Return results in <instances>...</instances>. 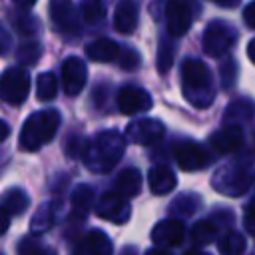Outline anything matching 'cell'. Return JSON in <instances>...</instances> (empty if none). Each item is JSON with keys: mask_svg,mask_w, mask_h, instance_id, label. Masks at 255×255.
I'll list each match as a JSON object with an SVG mask.
<instances>
[{"mask_svg": "<svg viewBox=\"0 0 255 255\" xmlns=\"http://www.w3.org/2000/svg\"><path fill=\"white\" fill-rule=\"evenodd\" d=\"M213 2H219V4H229L231 0H213Z\"/></svg>", "mask_w": 255, "mask_h": 255, "instance_id": "bcb514c9", "label": "cell"}, {"mask_svg": "<svg viewBox=\"0 0 255 255\" xmlns=\"http://www.w3.org/2000/svg\"><path fill=\"white\" fill-rule=\"evenodd\" d=\"M50 16L54 26L66 36L80 34V16L72 4V0H50Z\"/></svg>", "mask_w": 255, "mask_h": 255, "instance_id": "8fae6325", "label": "cell"}, {"mask_svg": "<svg viewBox=\"0 0 255 255\" xmlns=\"http://www.w3.org/2000/svg\"><path fill=\"white\" fill-rule=\"evenodd\" d=\"M141 187V173L135 167H126L122 169L116 179H114V191L124 195V197H133L139 193Z\"/></svg>", "mask_w": 255, "mask_h": 255, "instance_id": "ffe728a7", "label": "cell"}, {"mask_svg": "<svg viewBox=\"0 0 255 255\" xmlns=\"http://www.w3.org/2000/svg\"><path fill=\"white\" fill-rule=\"evenodd\" d=\"M243 225H245V229H247V233H249V235H255V199L245 207Z\"/></svg>", "mask_w": 255, "mask_h": 255, "instance_id": "e575fe53", "label": "cell"}, {"mask_svg": "<svg viewBox=\"0 0 255 255\" xmlns=\"http://www.w3.org/2000/svg\"><path fill=\"white\" fill-rule=\"evenodd\" d=\"M243 20H245V24H247L249 28L255 30V0L245 6V10H243Z\"/></svg>", "mask_w": 255, "mask_h": 255, "instance_id": "8d00e7d4", "label": "cell"}, {"mask_svg": "<svg viewBox=\"0 0 255 255\" xmlns=\"http://www.w3.org/2000/svg\"><path fill=\"white\" fill-rule=\"evenodd\" d=\"M126 151V137L116 129L96 133L84 143V165L90 171L106 173L116 167Z\"/></svg>", "mask_w": 255, "mask_h": 255, "instance_id": "6da1fadb", "label": "cell"}, {"mask_svg": "<svg viewBox=\"0 0 255 255\" xmlns=\"http://www.w3.org/2000/svg\"><path fill=\"white\" fill-rule=\"evenodd\" d=\"M86 80H88V70H86L84 60H80L76 56L66 58L64 64H62V86H64V92L68 96H78L84 90Z\"/></svg>", "mask_w": 255, "mask_h": 255, "instance_id": "7c38bea8", "label": "cell"}, {"mask_svg": "<svg viewBox=\"0 0 255 255\" xmlns=\"http://www.w3.org/2000/svg\"><path fill=\"white\" fill-rule=\"evenodd\" d=\"M30 92V76L24 68H8L0 76V100L10 106L24 104Z\"/></svg>", "mask_w": 255, "mask_h": 255, "instance_id": "5b68a950", "label": "cell"}, {"mask_svg": "<svg viewBox=\"0 0 255 255\" xmlns=\"http://www.w3.org/2000/svg\"><path fill=\"white\" fill-rule=\"evenodd\" d=\"M82 16L88 24H96L100 20H104L106 16V8L102 4V0H84L82 4Z\"/></svg>", "mask_w": 255, "mask_h": 255, "instance_id": "f1b7e54d", "label": "cell"}, {"mask_svg": "<svg viewBox=\"0 0 255 255\" xmlns=\"http://www.w3.org/2000/svg\"><path fill=\"white\" fill-rule=\"evenodd\" d=\"M16 28H18L22 34H34V32H36V20L30 18V16H26L24 20H18Z\"/></svg>", "mask_w": 255, "mask_h": 255, "instance_id": "d590c367", "label": "cell"}, {"mask_svg": "<svg viewBox=\"0 0 255 255\" xmlns=\"http://www.w3.org/2000/svg\"><path fill=\"white\" fill-rule=\"evenodd\" d=\"M96 213H98V217L120 225V223H126L129 219L131 207L128 203V197H124V195H120L116 191H110V193L102 195V199L98 201Z\"/></svg>", "mask_w": 255, "mask_h": 255, "instance_id": "30bf717a", "label": "cell"}, {"mask_svg": "<svg viewBox=\"0 0 255 255\" xmlns=\"http://www.w3.org/2000/svg\"><path fill=\"white\" fill-rule=\"evenodd\" d=\"M18 255H50V251L34 237H22L18 243Z\"/></svg>", "mask_w": 255, "mask_h": 255, "instance_id": "4dcf8cb0", "label": "cell"}, {"mask_svg": "<svg viewBox=\"0 0 255 255\" xmlns=\"http://www.w3.org/2000/svg\"><path fill=\"white\" fill-rule=\"evenodd\" d=\"M253 114H255V104H253L251 100L241 98V100L231 102V104L225 108V116H223V120H225V124L241 126L243 122L251 120Z\"/></svg>", "mask_w": 255, "mask_h": 255, "instance_id": "44dd1931", "label": "cell"}, {"mask_svg": "<svg viewBox=\"0 0 255 255\" xmlns=\"http://www.w3.org/2000/svg\"><path fill=\"white\" fill-rule=\"evenodd\" d=\"M193 20V10L189 0H169L165 6V24L171 38L183 36Z\"/></svg>", "mask_w": 255, "mask_h": 255, "instance_id": "ba28073f", "label": "cell"}, {"mask_svg": "<svg viewBox=\"0 0 255 255\" xmlns=\"http://www.w3.org/2000/svg\"><path fill=\"white\" fill-rule=\"evenodd\" d=\"M118 64L122 68H126V70H133L139 64V56H137V52H133L129 48H122V54H120Z\"/></svg>", "mask_w": 255, "mask_h": 255, "instance_id": "836d02e7", "label": "cell"}, {"mask_svg": "<svg viewBox=\"0 0 255 255\" xmlns=\"http://www.w3.org/2000/svg\"><path fill=\"white\" fill-rule=\"evenodd\" d=\"M217 231H219V225H217L211 217L201 219V221H197V223L193 225V229H191V241H193L195 245H209V243L217 237Z\"/></svg>", "mask_w": 255, "mask_h": 255, "instance_id": "cb8c5ba5", "label": "cell"}, {"mask_svg": "<svg viewBox=\"0 0 255 255\" xmlns=\"http://www.w3.org/2000/svg\"><path fill=\"white\" fill-rule=\"evenodd\" d=\"M217 247H219L221 255H241L245 251V247H247V241L239 231H227L219 239Z\"/></svg>", "mask_w": 255, "mask_h": 255, "instance_id": "484cf974", "label": "cell"}, {"mask_svg": "<svg viewBox=\"0 0 255 255\" xmlns=\"http://www.w3.org/2000/svg\"><path fill=\"white\" fill-rule=\"evenodd\" d=\"M120 255H137V251H135V247L128 245V247H124V249L120 251Z\"/></svg>", "mask_w": 255, "mask_h": 255, "instance_id": "7bdbcfd3", "label": "cell"}, {"mask_svg": "<svg viewBox=\"0 0 255 255\" xmlns=\"http://www.w3.org/2000/svg\"><path fill=\"white\" fill-rule=\"evenodd\" d=\"M8 48H10V34L4 28H0V56L6 54Z\"/></svg>", "mask_w": 255, "mask_h": 255, "instance_id": "f35d334b", "label": "cell"}, {"mask_svg": "<svg viewBox=\"0 0 255 255\" xmlns=\"http://www.w3.org/2000/svg\"><path fill=\"white\" fill-rule=\"evenodd\" d=\"M40 54H42V46L38 42H24L16 52V60L24 66H34Z\"/></svg>", "mask_w": 255, "mask_h": 255, "instance_id": "83f0119b", "label": "cell"}, {"mask_svg": "<svg viewBox=\"0 0 255 255\" xmlns=\"http://www.w3.org/2000/svg\"><path fill=\"white\" fill-rule=\"evenodd\" d=\"M10 227V213L0 205V235H4Z\"/></svg>", "mask_w": 255, "mask_h": 255, "instance_id": "74e56055", "label": "cell"}, {"mask_svg": "<svg viewBox=\"0 0 255 255\" xmlns=\"http://www.w3.org/2000/svg\"><path fill=\"white\" fill-rule=\"evenodd\" d=\"M181 92L193 108H209L215 100V84L209 68L195 58L181 64Z\"/></svg>", "mask_w": 255, "mask_h": 255, "instance_id": "7a4b0ae2", "label": "cell"}, {"mask_svg": "<svg viewBox=\"0 0 255 255\" xmlns=\"http://www.w3.org/2000/svg\"><path fill=\"white\" fill-rule=\"evenodd\" d=\"M185 255H207V253H203L199 249H189V251H185Z\"/></svg>", "mask_w": 255, "mask_h": 255, "instance_id": "f6af8a7d", "label": "cell"}, {"mask_svg": "<svg viewBox=\"0 0 255 255\" xmlns=\"http://www.w3.org/2000/svg\"><path fill=\"white\" fill-rule=\"evenodd\" d=\"M14 2H16L20 8H30V6H34L36 0H14Z\"/></svg>", "mask_w": 255, "mask_h": 255, "instance_id": "ee69618b", "label": "cell"}, {"mask_svg": "<svg viewBox=\"0 0 255 255\" xmlns=\"http://www.w3.org/2000/svg\"><path fill=\"white\" fill-rule=\"evenodd\" d=\"M153 106L151 96L137 86H124L118 94V108L120 112L128 114V116H135L141 112H147Z\"/></svg>", "mask_w": 255, "mask_h": 255, "instance_id": "4fadbf2b", "label": "cell"}, {"mask_svg": "<svg viewBox=\"0 0 255 255\" xmlns=\"http://www.w3.org/2000/svg\"><path fill=\"white\" fill-rule=\"evenodd\" d=\"M171 62H173V46L167 44L165 40H161L159 50H157V70H159V74H165L171 68Z\"/></svg>", "mask_w": 255, "mask_h": 255, "instance_id": "1f68e13d", "label": "cell"}, {"mask_svg": "<svg viewBox=\"0 0 255 255\" xmlns=\"http://www.w3.org/2000/svg\"><path fill=\"white\" fill-rule=\"evenodd\" d=\"M60 124H62V116L54 108L30 114L20 129V149L24 151L40 149L44 143H48L56 135Z\"/></svg>", "mask_w": 255, "mask_h": 255, "instance_id": "3957f363", "label": "cell"}, {"mask_svg": "<svg viewBox=\"0 0 255 255\" xmlns=\"http://www.w3.org/2000/svg\"><path fill=\"white\" fill-rule=\"evenodd\" d=\"M209 143H211V149L219 155L233 153L243 145V131L239 126L225 124V128H221L209 137Z\"/></svg>", "mask_w": 255, "mask_h": 255, "instance_id": "9a60e30c", "label": "cell"}, {"mask_svg": "<svg viewBox=\"0 0 255 255\" xmlns=\"http://www.w3.org/2000/svg\"><path fill=\"white\" fill-rule=\"evenodd\" d=\"M0 205H2L10 215H22V213L28 209V205H30V197H28L26 191H22V189H18V187H12V189H8V191L2 195Z\"/></svg>", "mask_w": 255, "mask_h": 255, "instance_id": "603a6c76", "label": "cell"}, {"mask_svg": "<svg viewBox=\"0 0 255 255\" xmlns=\"http://www.w3.org/2000/svg\"><path fill=\"white\" fill-rule=\"evenodd\" d=\"M76 255H114L112 239L100 229H90L80 241Z\"/></svg>", "mask_w": 255, "mask_h": 255, "instance_id": "2e32d148", "label": "cell"}, {"mask_svg": "<svg viewBox=\"0 0 255 255\" xmlns=\"http://www.w3.org/2000/svg\"><path fill=\"white\" fill-rule=\"evenodd\" d=\"M201 199L195 195V193H181L177 195L171 205H169V211L171 215H177V217H187V215H193L199 207Z\"/></svg>", "mask_w": 255, "mask_h": 255, "instance_id": "d4e9b609", "label": "cell"}, {"mask_svg": "<svg viewBox=\"0 0 255 255\" xmlns=\"http://www.w3.org/2000/svg\"><path fill=\"white\" fill-rule=\"evenodd\" d=\"M145 255H171V253L165 247H155V249H149Z\"/></svg>", "mask_w": 255, "mask_h": 255, "instance_id": "b9f144b4", "label": "cell"}, {"mask_svg": "<svg viewBox=\"0 0 255 255\" xmlns=\"http://www.w3.org/2000/svg\"><path fill=\"white\" fill-rule=\"evenodd\" d=\"M92 203H94V189L86 183L76 185L74 191H72V215L78 217V219L86 217Z\"/></svg>", "mask_w": 255, "mask_h": 255, "instance_id": "7402d4cb", "label": "cell"}, {"mask_svg": "<svg viewBox=\"0 0 255 255\" xmlns=\"http://www.w3.org/2000/svg\"><path fill=\"white\" fill-rule=\"evenodd\" d=\"M247 56H249V60L255 64V38L247 44Z\"/></svg>", "mask_w": 255, "mask_h": 255, "instance_id": "60d3db41", "label": "cell"}, {"mask_svg": "<svg viewBox=\"0 0 255 255\" xmlns=\"http://www.w3.org/2000/svg\"><path fill=\"white\" fill-rule=\"evenodd\" d=\"M58 94V80L52 72H44L38 76V82H36V96L40 102H50L54 100Z\"/></svg>", "mask_w": 255, "mask_h": 255, "instance_id": "4316f807", "label": "cell"}, {"mask_svg": "<svg viewBox=\"0 0 255 255\" xmlns=\"http://www.w3.org/2000/svg\"><path fill=\"white\" fill-rule=\"evenodd\" d=\"M8 135H10V128H8V124H6V122H2V120H0V141H4Z\"/></svg>", "mask_w": 255, "mask_h": 255, "instance_id": "ab89813d", "label": "cell"}, {"mask_svg": "<svg viewBox=\"0 0 255 255\" xmlns=\"http://www.w3.org/2000/svg\"><path fill=\"white\" fill-rule=\"evenodd\" d=\"M235 40H237V32L227 22L215 20L205 28L201 44H203V52L207 56L219 58L229 52V48L235 44Z\"/></svg>", "mask_w": 255, "mask_h": 255, "instance_id": "8992f818", "label": "cell"}, {"mask_svg": "<svg viewBox=\"0 0 255 255\" xmlns=\"http://www.w3.org/2000/svg\"><path fill=\"white\" fill-rule=\"evenodd\" d=\"M173 159L175 163L183 169V171H197L203 169L209 163V153L203 145L191 141V139H183V141H175L171 147Z\"/></svg>", "mask_w": 255, "mask_h": 255, "instance_id": "52a82bcc", "label": "cell"}, {"mask_svg": "<svg viewBox=\"0 0 255 255\" xmlns=\"http://www.w3.org/2000/svg\"><path fill=\"white\" fill-rule=\"evenodd\" d=\"M54 223V213H52V205L50 203H46L36 215H34V219H32V231L34 233H42V231H46V229H50V225Z\"/></svg>", "mask_w": 255, "mask_h": 255, "instance_id": "f546056e", "label": "cell"}, {"mask_svg": "<svg viewBox=\"0 0 255 255\" xmlns=\"http://www.w3.org/2000/svg\"><path fill=\"white\" fill-rule=\"evenodd\" d=\"M163 133H165L163 124L153 118L135 120L126 128V137L137 145H155L163 137Z\"/></svg>", "mask_w": 255, "mask_h": 255, "instance_id": "9c48e42d", "label": "cell"}, {"mask_svg": "<svg viewBox=\"0 0 255 255\" xmlns=\"http://www.w3.org/2000/svg\"><path fill=\"white\" fill-rule=\"evenodd\" d=\"M219 76H221V86L225 90H231L233 84H235V78H237V64L235 60H225L219 68Z\"/></svg>", "mask_w": 255, "mask_h": 255, "instance_id": "d6a6232c", "label": "cell"}, {"mask_svg": "<svg viewBox=\"0 0 255 255\" xmlns=\"http://www.w3.org/2000/svg\"><path fill=\"white\" fill-rule=\"evenodd\" d=\"M211 183L219 193L237 197L243 195L253 183V169L245 163H225L215 171Z\"/></svg>", "mask_w": 255, "mask_h": 255, "instance_id": "277c9868", "label": "cell"}, {"mask_svg": "<svg viewBox=\"0 0 255 255\" xmlns=\"http://www.w3.org/2000/svg\"><path fill=\"white\" fill-rule=\"evenodd\" d=\"M147 183H149V189H151L155 195H165V193H169V191L175 189L177 177H175V173L171 171L169 165L159 163V165H155V167L149 169V173H147Z\"/></svg>", "mask_w": 255, "mask_h": 255, "instance_id": "e0dca14e", "label": "cell"}, {"mask_svg": "<svg viewBox=\"0 0 255 255\" xmlns=\"http://www.w3.org/2000/svg\"><path fill=\"white\" fill-rule=\"evenodd\" d=\"M185 225L181 219H163L151 229V241L157 247H177L183 243Z\"/></svg>", "mask_w": 255, "mask_h": 255, "instance_id": "5bb4252c", "label": "cell"}, {"mask_svg": "<svg viewBox=\"0 0 255 255\" xmlns=\"http://www.w3.org/2000/svg\"><path fill=\"white\" fill-rule=\"evenodd\" d=\"M114 26L120 34H131L137 26V2L135 0H120L114 14Z\"/></svg>", "mask_w": 255, "mask_h": 255, "instance_id": "ac0fdd59", "label": "cell"}, {"mask_svg": "<svg viewBox=\"0 0 255 255\" xmlns=\"http://www.w3.org/2000/svg\"><path fill=\"white\" fill-rule=\"evenodd\" d=\"M124 46H118L114 40L98 38L86 46V56L94 62H118Z\"/></svg>", "mask_w": 255, "mask_h": 255, "instance_id": "d6986e66", "label": "cell"}]
</instances>
